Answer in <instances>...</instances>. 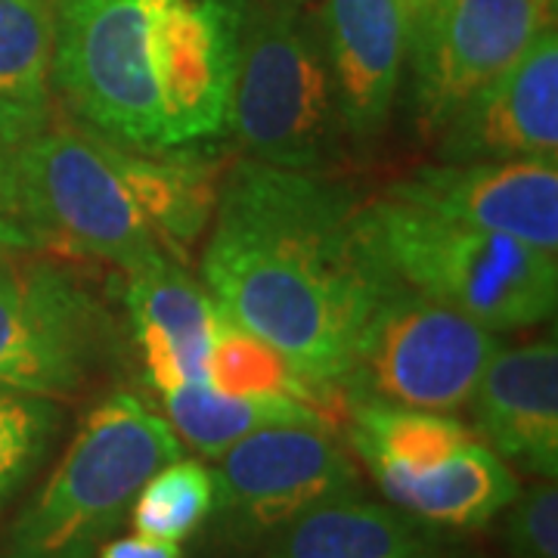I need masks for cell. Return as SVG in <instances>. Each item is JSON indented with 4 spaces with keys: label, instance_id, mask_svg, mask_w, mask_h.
<instances>
[{
    "label": "cell",
    "instance_id": "cell-1",
    "mask_svg": "<svg viewBox=\"0 0 558 558\" xmlns=\"http://www.w3.org/2000/svg\"><path fill=\"white\" fill-rule=\"evenodd\" d=\"M202 277L236 326L341 391L388 267L351 186L242 156L220 178Z\"/></svg>",
    "mask_w": 558,
    "mask_h": 558
},
{
    "label": "cell",
    "instance_id": "cell-2",
    "mask_svg": "<svg viewBox=\"0 0 558 558\" xmlns=\"http://www.w3.org/2000/svg\"><path fill=\"white\" fill-rule=\"evenodd\" d=\"M245 0H57L50 81L81 124L134 149L230 128Z\"/></svg>",
    "mask_w": 558,
    "mask_h": 558
},
{
    "label": "cell",
    "instance_id": "cell-3",
    "mask_svg": "<svg viewBox=\"0 0 558 558\" xmlns=\"http://www.w3.org/2000/svg\"><path fill=\"white\" fill-rule=\"evenodd\" d=\"M183 457L171 422L131 391L100 400L50 481L10 531L3 558H94L131 515L137 490Z\"/></svg>",
    "mask_w": 558,
    "mask_h": 558
},
{
    "label": "cell",
    "instance_id": "cell-4",
    "mask_svg": "<svg viewBox=\"0 0 558 558\" xmlns=\"http://www.w3.org/2000/svg\"><path fill=\"white\" fill-rule=\"evenodd\" d=\"M245 159L329 171L348 153L319 20L286 0H245L230 128Z\"/></svg>",
    "mask_w": 558,
    "mask_h": 558
},
{
    "label": "cell",
    "instance_id": "cell-5",
    "mask_svg": "<svg viewBox=\"0 0 558 558\" xmlns=\"http://www.w3.org/2000/svg\"><path fill=\"white\" fill-rule=\"evenodd\" d=\"M363 220L381 264L400 282L499 336L556 317V255L391 196L363 205Z\"/></svg>",
    "mask_w": 558,
    "mask_h": 558
},
{
    "label": "cell",
    "instance_id": "cell-6",
    "mask_svg": "<svg viewBox=\"0 0 558 558\" xmlns=\"http://www.w3.org/2000/svg\"><path fill=\"white\" fill-rule=\"evenodd\" d=\"M502 336L400 282L391 270L360 326L339 388L348 403L432 413L469 407Z\"/></svg>",
    "mask_w": 558,
    "mask_h": 558
},
{
    "label": "cell",
    "instance_id": "cell-7",
    "mask_svg": "<svg viewBox=\"0 0 558 558\" xmlns=\"http://www.w3.org/2000/svg\"><path fill=\"white\" fill-rule=\"evenodd\" d=\"M25 199L47 252H81L121 274L168 260L124 180L119 140L87 124H47L25 153Z\"/></svg>",
    "mask_w": 558,
    "mask_h": 558
},
{
    "label": "cell",
    "instance_id": "cell-8",
    "mask_svg": "<svg viewBox=\"0 0 558 558\" xmlns=\"http://www.w3.org/2000/svg\"><path fill=\"white\" fill-rule=\"evenodd\" d=\"M0 248V385L72 398L116 348L112 317L69 270Z\"/></svg>",
    "mask_w": 558,
    "mask_h": 558
},
{
    "label": "cell",
    "instance_id": "cell-9",
    "mask_svg": "<svg viewBox=\"0 0 558 558\" xmlns=\"http://www.w3.org/2000/svg\"><path fill=\"white\" fill-rule=\"evenodd\" d=\"M211 481L215 534L236 549H258L317 506L363 494L357 465L323 425L260 428L220 457Z\"/></svg>",
    "mask_w": 558,
    "mask_h": 558
},
{
    "label": "cell",
    "instance_id": "cell-10",
    "mask_svg": "<svg viewBox=\"0 0 558 558\" xmlns=\"http://www.w3.org/2000/svg\"><path fill=\"white\" fill-rule=\"evenodd\" d=\"M553 20L537 0H435L410 38L413 112L438 134L478 87L497 78Z\"/></svg>",
    "mask_w": 558,
    "mask_h": 558
},
{
    "label": "cell",
    "instance_id": "cell-11",
    "mask_svg": "<svg viewBox=\"0 0 558 558\" xmlns=\"http://www.w3.org/2000/svg\"><path fill=\"white\" fill-rule=\"evenodd\" d=\"M440 161H558V35L539 28L527 50L478 87L438 131Z\"/></svg>",
    "mask_w": 558,
    "mask_h": 558
},
{
    "label": "cell",
    "instance_id": "cell-12",
    "mask_svg": "<svg viewBox=\"0 0 558 558\" xmlns=\"http://www.w3.org/2000/svg\"><path fill=\"white\" fill-rule=\"evenodd\" d=\"M391 199L558 252V161H438L388 186Z\"/></svg>",
    "mask_w": 558,
    "mask_h": 558
},
{
    "label": "cell",
    "instance_id": "cell-13",
    "mask_svg": "<svg viewBox=\"0 0 558 558\" xmlns=\"http://www.w3.org/2000/svg\"><path fill=\"white\" fill-rule=\"evenodd\" d=\"M319 32L326 40L348 143L373 146L391 121L403 65L410 60V3L323 0Z\"/></svg>",
    "mask_w": 558,
    "mask_h": 558
},
{
    "label": "cell",
    "instance_id": "cell-14",
    "mask_svg": "<svg viewBox=\"0 0 558 558\" xmlns=\"http://www.w3.org/2000/svg\"><path fill=\"white\" fill-rule=\"evenodd\" d=\"M475 438L539 478L558 475V348L539 339L502 348L472 395Z\"/></svg>",
    "mask_w": 558,
    "mask_h": 558
},
{
    "label": "cell",
    "instance_id": "cell-15",
    "mask_svg": "<svg viewBox=\"0 0 558 558\" xmlns=\"http://www.w3.org/2000/svg\"><path fill=\"white\" fill-rule=\"evenodd\" d=\"M124 304L146 379L159 395L183 385H208V354L218 317L208 289L168 258L128 277Z\"/></svg>",
    "mask_w": 558,
    "mask_h": 558
},
{
    "label": "cell",
    "instance_id": "cell-16",
    "mask_svg": "<svg viewBox=\"0 0 558 558\" xmlns=\"http://www.w3.org/2000/svg\"><path fill=\"white\" fill-rule=\"evenodd\" d=\"M260 549L264 558H478L450 527L363 494L317 506Z\"/></svg>",
    "mask_w": 558,
    "mask_h": 558
},
{
    "label": "cell",
    "instance_id": "cell-17",
    "mask_svg": "<svg viewBox=\"0 0 558 558\" xmlns=\"http://www.w3.org/2000/svg\"><path fill=\"white\" fill-rule=\"evenodd\" d=\"M379 490L391 506L450 531L494 521L521 490L509 462L472 438L457 453L413 475H381Z\"/></svg>",
    "mask_w": 558,
    "mask_h": 558
},
{
    "label": "cell",
    "instance_id": "cell-18",
    "mask_svg": "<svg viewBox=\"0 0 558 558\" xmlns=\"http://www.w3.org/2000/svg\"><path fill=\"white\" fill-rule=\"evenodd\" d=\"M119 159L140 211L156 230L165 252H190L215 215L223 178L220 161L202 156L193 146L149 153L124 143H119Z\"/></svg>",
    "mask_w": 558,
    "mask_h": 558
},
{
    "label": "cell",
    "instance_id": "cell-19",
    "mask_svg": "<svg viewBox=\"0 0 558 558\" xmlns=\"http://www.w3.org/2000/svg\"><path fill=\"white\" fill-rule=\"evenodd\" d=\"M165 418L183 447L220 459L233 444L274 425H323L314 407L286 395H227L211 385H183L161 395Z\"/></svg>",
    "mask_w": 558,
    "mask_h": 558
},
{
    "label": "cell",
    "instance_id": "cell-20",
    "mask_svg": "<svg viewBox=\"0 0 558 558\" xmlns=\"http://www.w3.org/2000/svg\"><path fill=\"white\" fill-rule=\"evenodd\" d=\"M348 438L369 469L373 481L381 475H413L457 453L475 438L450 413L391 407V403H348Z\"/></svg>",
    "mask_w": 558,
    "mask_h": 558
},
{
    "label": "cell",
    "instance_id": "cell-21",
    "mask_svg": "<svg viewBox=\"0 0 558 558\" xmlns=\"http://www.w3.org/2000/svg\"><path fill=\"white\" fill-rule=\"evenodd\" d=\"M208 385L227 395H286L314 407L317 413L319 407H336L341 398V391L311 379L274 344L236 326L220 307L208 354Z\"/></svg>",
    "mask_w": 558,
    "mask_h": 558
},
{
    "label": "cell",
    "instance_id": "cell-22",
    "mask_svg": "<svg viewBox=\"0 0 558 558\" xmlns=\"http://www.w3.org/2000/svg\"><path fill=\"white\" fill-rule=\"evenodd\" d=\"M57 0H0V100L50 106Z\"/></svg>",
    "mask_w": 558,
    "mask_h": 558
},
{
    "label": "cell",
    "instance_id": "cell-23",
    "mask_svg": "<svg viewBox=\"0 0 558 558\" xmlns=\"http://www.w3.org/2000/svg\"><path fill=\"white\" fill-rule=\"evenodd\" d=\"M211 506H215L211 469H205L199 459L180 457L161 465L140 487L131 506V524L140 537L180 543L193 537L211 519Z\"/></svg>",
    "mask_w": 558,
    "mask_h": 558
},
{
    "label": "cell",
    "instance_id": "cell-24",
    "mask_svg": "<svg viewBox=\"0 0 558 558\" xmlns=\"http://www.w3.org/2000/svg\"><path fill=\"white\" fill-rule=\"evenodd\" d=\"M50 121V106L0 100V245L13 252H47L25 199V153Z\"/></svg>",
    "mask_w": 558,
    "mask_h": 558
},
{
    "label": "cell",
    "instance_id": "cell-25",
    "mask_svg": "<svg viewBox=\"0 0 558 558\" xmlns=\"http://www.w3.org/2000/svg\"><path fill=\"white\" fill-rule=\"evenodd\" d=\"M60 428L57 400L0 385V509L38 472Z\"/></svg>",
    "mask_w": 558,
    "mask_h": 558
},
{
    "label": "cell",
    "instance_id": "cell-26",
    "mask_svg": "<svg viewBox=\"0 0 558 558\" xmlns=\"http://www.w3.org/2000/svg\"><path fill=\"white\" fill-rule=\"evenodd\" d=\"M502 543L509 558H558V487L539 478L502 509Z\"/></svg>",
    "mask_w": 558,
    "mask_h": 558
},
{
    "label": "cell",
    "instance_id": "cell-27",
    "mask_svg": "<svg viewBox=\"0 0 558 558\" xmlns=\"http://www.w3.org/2000/svg\"><path fill=\"white\" fill-rule=\"evenodd\" d=\"M100 558H183L180 543H165L153 537H121L106 543L100 549Z\"/></svg>",
    "mask_w": 558,
    "mask_h": 558
},
{
    "label": "cell",
    "instance_id": "cell-28",
    "mask_svg": "<svg viewBox=\"0 0 558 558\" xmlns=\"http://www.w3.org/2000/svg\"><path fill=\"white\" fill-rule=\"evenodd\" d=\"M407 3H410V13H413V22H416L418 16H422V13H425V10H428L432 3H435V0H407Z\"/></svg>",
    "mask_w": 558,
    "mask_h": 558
},
{
    "label": "cell",
    "instance_id": "cell-29",
    "mask_svg": "<svg viewBox=\"0 0 558 558\" xmlns=\"http://www.w3.org/2000/svg\"><path fill=\"white\" fill-rule=\"evenodd\" d=\"M537 7L546 13V16H549V20L556 16V0H537Z\"/></svg>",
    "mask_w": 558,
    "mask_h": 558
},
{
    "label": "cell",
    "instance_id": "cell-30",
    "mask_svg": "<svg viewBox=\"0 0 558 558\" xmlns=\"http://www.w3.org/2000/svg\"><path fill=\"white\" fill-rule=\"evenodd\" d=\"M286 3H295V7H307L311 0H286Z\"/></svg>",
    "mask_w": 558,
    "mask_h": 558
},
{
    "label": "cell",
    "instance_id": "cell-31",
    "mask_svg": "<svg viewBox=\"0 0 558 558\" xmlns=\"http://www.w3.org/2000/svg\"><path fill=\"white\" fill-rule=\"evenodd\" d=\"M0 248H3V245H0Z\"/></svg>",
    "mask_w": 558,
    "mask_h": 558
}]
</instances>
